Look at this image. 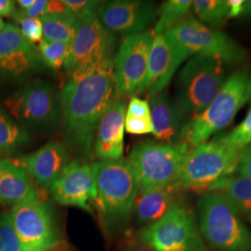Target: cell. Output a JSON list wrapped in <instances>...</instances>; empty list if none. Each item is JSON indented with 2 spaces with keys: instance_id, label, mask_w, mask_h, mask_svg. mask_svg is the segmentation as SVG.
<instances>
[{
  "instance_id": "52a82bcc",
  "label": "cell",
  "mask_w": 251,
  "mask_h": 251,
  "mask_svg": "<svg viewBox=\"0 0 251 251\" xmlns=\"http://www.w3.org/2000/svg\"><path fill=\"white\" fill-rule=\"evenodd\" d=\"M187 152V147L182 144L154 142L137 144L127 162L134 172L139 192L175 185Z\"/></svg>"
},
{
  "instance_id": "5bb4252c",
  "label": "cell",
  "mask_w": 251,
  "mask_h": 251,
  "mask_svg": "<svg viewBox=\"0 0 251 251\" xmlns=\"http://www.w3.org/2000/svg\"><path fill=\"white\" fill-rule=\"evenodd\" d=\"M42 65L37 48L23 36L19 26L7 24L0 33V82L24 80Z\"/></svg>"
},
{
  "instance_id": "277c9868",
  "label": "cell",
  "mask_w": 251,
  "mask_h": 251,
  "mask_svg": "<svg viewBox=\"0 0 251 251\" xmlns=\"http://www.w3.org/2000/svg\"><path fill=\"white\" fill-rule=\"evenodd\" d=\"M199 231L219 251H251V233L243 218L223 195L206 192L198 200Z\"/></svg>"
},
{
  "instance_id": "9c48e42d",
  "label": "cell",
  "mask_w": 251,
  "mask_h": 251,
  "mask_svg": "<svg viewBox=\"0 0 251 251\" xmlns=\"http://www.w3.org/2000/svg\"><path fill=\"white\" fill-rule=\"evenodd\" d=\"M190 56L214 58L226 65L241 62L244 48L225 33L206 26L198 19L188 16L166 33Z\"/></svg>"
},
{
  "instance_id": "f1b7e54d",
  "label": "cell",
  "mask_w": 251,
  "mask_h": 251,
  "mask_svg": "<svg viewBox=\"0 0 251 251\" xmlns=\"http://www.w3.org/2000/svg\"><path fill=\"white\" fill-rule=\"evenodd\" d=\"M221 144H228L238 148H245L251 144V105L242 122L231 132L213 140Z\"/></svg>"
},
{
  "instance_id": "d590c367",
  "label": "cell",
  "mask_w": 251,
  "mask_h": 251,
  "mask_svg": "<svg viewBox=\"0 0 251 251\" xmlns=\"http://www.w3.org/2000/svg\"><path fill=\"white\" fill-rule=\"evenodd\" d=\"M236 173L240 176L251 179V152L243 148Z\"/></svg>"
},
{
  "instance_id": "9a60e30c",
  "label": "cell",
  "mask_w": 251,
  "mask_h": 251,
  "mask_svg": "<svg viewBox=\"0 0 251 251\" xmlns=\"http://www.w3.org/2000/svg\"><path fill=\"white\" fill-rule=\"evenodd\" d=\"M155 3L141 0H112L100 6L97 15L102 25L115 36H134L156 18Z\"/></svg>"
},
{
  "instance_id": "83f0119b",
  "label": "cell",
  "mask_w": 251,
  "mask_h": 251,
  "mask_svg": "<svg viewBox=\"0 0 251 251\" xmlns=\"http://www.w3.org/2000/svg\"><path fill=\"white\" fill-rule=\"evenodd\" d=\"M37 50L43 63L53 70H60L67 60L70 45L43 39L39 43Z\"/></svg>"
},
{
  "instance_id": "cb8c5ba5",
  "label": "cell",
  "mask_w": 251,
  "mask_h": 251,
  "mask_svg": "<svg viewBox=\"0 0 251 251\" xmlns=\"http://www.w3.org/2000/svg\"><path fill=\"white\" fill-rule=\"evenodd\" d=\"M43 39L71 46L79 26V21L70 11L50 14L41 18Z\"/></svg>"
},
{
  "instance_id": "1f68e13d",
  "label": "cell",
  "mask_w": 251,
  "mask_h": 251,
  "mask_svg": "<svg viewBox=\"0 0 251 251\" xmlns=\"http://www.w3.org/2000/svg\"><path fill=\"white\" fill-rule=\"evenodd\" d=\"M63 3L75 18L79 19L90 12H94L101 2L92 0H63Z\"/></svg>"
},
{
  "instance_id": "60d3db41",
  "label": "cell",
  "mask_w": 251,
  "mask_h": 251,
  "mask_svg": "<svg viewBox=\"0 0 251 251\" xmlns=\"http://www.w3.org/2000/svg\"><path fill=\"white\" fill-rule=\"evenodd\" d=\"M5 27H6V24L2 19L0 18V33L5 29Z\"/></svg>"
},
{
  "instance_id": "74e56055",
  "label": "cell",
  "mask_w": 251,
  "mask_h": 251,
  "mask_svg": "<svg viewBox=\"0 0 251 251\" xmlns=\"http://www.w3.org/2000/svg\"><path fill=\"white\" fill-rule=\"evenodd\" d=\"M15 10V2L10 0H0V16L10 15Z\"/></svg>"
},
{
  "instance_id": "d6a6232c",
  "label": "cell",
  "mask_w": 251,
  "mask_h": 251,
  "mask_svg": "<svg viewBox=\"0 0 251 251\" xmlns=\"http://www.w3.org/2000/svg\"><path fill=\"white\" fill-rule=\"evenodd\" d=\"M125 129L131 134H147L152 133V124L151 118L126 116Z\"/></svg>"
},
{
  "instance_id": "f35d334b",
  "label": "cell",
  "mask_w": 251,
  "mask_h": 251,
  "mask_svg": "<svg viewBox=\"0 0 251 251\" xmlns=\"http://www.w3.org/2000/svg\"><path fill=\"white\" fill-rule=\"evenodd\" d=\"M251 17V0H243L242 8L240 11V17Z\"/></svg>"
},
{
  "instance_id": "484cf974",
  "label": "cell",
  "mask_w": 251,
  "mask_h": 251,
  "mask_svg": "<svg viewBox=\"0 0 251 251\" xmlns=\"http://www.w3.org/2000/svg\"><path fill=\"white\" fill-rule=\"evenodd\" d=\"M193 8L199 21L213 29L218 30L230 19L228 0H196Z\"/></svg>"
},
{
  "instance_id": "4fadbf2b",
  "label": "cell",
  "mask_w": 251,
  "mask_h": 251,
  "mask_svg": "<svg viewBox=\"0 0 251 251\" xmlns=\"http://www.w3.org/2000/svg\"><path fill=\"white\" fill-rule=\"evenodd\" d=\"M152 39L153 34L143 32L126 37L118 48L113 63L120 93L135 95L145 90Z\"/></svg>"
},
{
  "instance_id": "3957f363",
  "label": "cell",
  "mask_w": 251,
  "mask_h": 251,
  "mask_svg": "<svg viewBox=\"0 0 251 251\" xmlns=\"http://www.w3.org/2000/svg\"><path fill=\"white\" fill-rule=\"evenodd\" d=\"M96 199L102 223L107 230L125 225L133 209L139 184L129 163L118 159L92 165Z\"/></svg>"
},
{
  "instance_id": "8fae6325",
  "label": "cell",
  "mask_w": 251,
  "mask_h": 251,
  "mask_svg": "<svg viewBox=\"0 0 251 251\" xmlns=\"http://www.w3.org/2000/svg\"><path fill=\"white\" fill-rule=\"evenodd\" d=\"M9 114L28 127L50 130L59 123L60 115L51 85L32 81L4 101Z\"/></svg>"
},
{
  "instance_id": "8d00e7d4",
  "label": "cell",
  "mask_w": 251,
  "mask_h": 251,
  "mask_svg": "<svg viewBox=\"0 0 251 251\" xmlns=\"http://www.w3.org/2000/svg\"><path fill=\"white\" fill-rule=\"evenodd\" d=\"M121 251H154L147 244L140 241L139 239L134 242L128 243Z\"/></svg>"
},
{
  "instance_id": "7a4b0ae2",
  "label": "cell",
  "mask_w": 251,
  "mask_h": 251,
  "mask_svg": "<svg viewBox=\"0 0 251 251\" xmlns=\"http://www.w3.org/2000/svg\"><path fill=\"white\" fill-rule=\"evenodd\" d=\"M251 99V71L233 73L209 105L201 114L184 123L178 144L186 146L189 151L205 144L212 135L229 125Z\"/></svg>"
},
{
  "instance_id": "4dcf8cb0",
  "label": "cell",
  "mask_w": 251,
  "mask_h": 251,
  "mask_svg": "<svg viewBox=\"0 0 251 251\" xmlns=\"http://www.w3.org/2000/svg\"><path fill=\"white\" fill-rule=\"evenodd\" d=\"M18 23L20 31L28 42L34 44L36 42L40 43L43 40V25L41 19H21Z\"/></svg>"
},
{
  "instance_id": "ee69618b",
  "label": "cell",
  "mask_w": 251,
  "mask_h": 251,
  "mask_svg": "<svg viewBox=\"0 0 251 251\" xmlns=\"http://www.w3.org/2000/svg\"><path fill=\"white\" fill-rule=\"evenodd\" d=\"M0 205H2V203H1V201H0Z\"/></svg>"
},
{
  "instance_id": "d4e9b609",
  "label": "cell",
  "mask_w": 251,
  "mask_h": 251,
  "mask_svg": "<svg viewBox=\"0 0 251 251\" xmlns=\"http://www.w3.org/2000/svg\"><path fill=\"white\" fill-rule=\"evenodd\" d=\"M192 0H169L166 1L158 9L159 18L157 20L153 36L168 33L185 18L190 9L193 7Z\"/></svg>"
},
{
  "instance_id": "603a6c76",
  "label": "cell",
  "mask_w": 251,
  "mask_h": 251,
  "mask_svg": "<svg viewBox=\"0 0 251 251\" xmlns=\"http://www.w3.org/2000/svg\"><path fill=\"white\" fill-rule=\"evenodd\" d=\"M206 192H216L227 198L242 218L251 223V179L229 176L211 184Z\"/></svg>"
},
{
  "instance_id": "d6986e66",
  "label": "cell",
  "mask_w": 251,
  "mask_h": 251,
  "mask_svg": "<svg viewBox=\"0 0 251 251\" xmlns=\"http://www.w3.org/2000/svg\"><path fill=\"white\" fill-rule=\"evenodd\" d=\"M22 163L38 185L50 187L69 164V156L63 144L51 142L25 156Z\"/></svg>"
},
{
  "instance_id": "7c38bea8",
  "label": "cell",
  "mask_w": 251,
  "mask_h": 251,
  "mask_svg": "<svg viewBox=\"0 0 251 251\" xmlns=\"http://www.w3.org/2000/svg\"><path fill=\"white\" fill-rule=\"evenodd\" d=\"M77 20L79 26L63 66L69 75L91 63L113 59L117 47V37L102 25L95 11Z\"/></svg>"
},
{
  "instance_id": "e0dca14e",
  "label": "cell",
  "mask_w": 251,
  "mask_h": 251,
  "mask_svg": "<svg viewBox=\"0 0 251 251\" xmlns=\"http://www.w3.org/2000/svg\"><path fill=\"white\" fill-rule=\"evenodd\" d=\"M189 55L167 34L153 36L148 60L145 90L152 96L169 86L171 78Z\"/></svg>"
},
{
  "instance_id": "f546056e",
  "label": "cell",
  "mask_w": 251,
  "mask_h": 251,
  "mask_svg": "<svg viewBox=\"0 0 251 251\" xmlns=\"http://www.w3.org/2000/svg\"><path fill=\"white\" fill-rule=\"evenodd\" d=\"M0 251H24L11 225L9 213L0 215Z\"/></svg>"
},
{
  "instance_id": "6da1fadb",
  "label": "cell",
  "mask_w": 251,
  "mask_h": 251,
  "mask_svg": "<svg viewBox=\"0 0 251 251\" xmlns=\"http://www.w3.org/2000/svg\"><path fill=\"white\" fill-rule=\"evenodd\" d=\"M120 94L113 59L91 63L70 75L61 92V108L71 140L90 151L100 119Z\"/></svg>"
},
{
  "instance_id": "ffe728a7",
  "label": "cell",
  "mask_w": 251,
  "mask_h": 251,
  "mask_svg": "<svg viewBox=\"0 0 251 251\" xmlns=\"http://www.w3.org/2000/svg\"><path fill=\"white\" fill-rule=\"evenodd\" d=\"M150 111L152 133L162 143L178 144L183 120L179 116L175 101L168 93L162 91L150 96Z\"/></svg>"
},
{
  "instance_id": "30bf717a",
  "label": "cell",
  "mask_w": 251,
  "mask_h": 251,
  "mask_svg": "<svg viewBox=\"0 0 251 251\" xmlns=\"http://www.w3.org/2000/svg\"><path fill=\"white\" fill-rule=\"evenodd\" d=\"M138 239L154 251H206L195 214L178 205L156 223L146 226Z\"/></svg>"
},
{
  "instance_id": "4316f807",
  "label": "cell",
  "mask_w": 251,
  "mask_h": 251,
  "mask_svg": "<svg viewBox=\"0 0 251 251\" xmlns=\"http://www.w3.org/2000/svg\"><path fill=\"white\" fill-rule=\"evenodd\" d=\"M29 142V135L17 125L6 112L0 109V153L11 152L25 146Z\"/></svg>"
},
{
  "instance_id": "8992f818",
  "label": "cell",
  "mask_w": 251,
  "mask_h": 251,
  "mask_svg": "<svg viewBox=\"0 0 251 251\" xmlns=\"http://www.w3.org/2000/svg\"><path fill=\"white\" fill-rule=\"evenodd\" d=\"M243 149L215 141L200 144L186 152L175 184L179 189H206L219 179L232 176Z\"/></svg>"
},
{
  "instance_id": "836d02e7",
  "label": "cell",
  "mask_w": 251,
  "mask_h": 251,
  "mask_svg": "<svg viewBox=\"0 0 251 251\" xmlns=\"http://www.w3.org/2000/svg\"><path fill=\"white\" fill-rule=\"evenodd\" d=\"M49 1L48 0H35L34 5L27 10H14L12 13V18L14 21L18 22L21 19H35L43 18L46 16V11L48 7Z\"/></svg>"
},
{
  "instance_id": "e575fe53",
  "label": "cell",
  "mask_w": 251,
  "mask_h": 251,
  "mask_svg": "<svg viewBox=\"0 0 251 251\" xmlns=\"http://www.w3.org/2000/svg\"><path fill=\"white\" fill-rule=\"evenodd\" d=\"M126 116L141 118H151L150 105L146 100L133 97L130 100L128 107L126 109Z\"/></svg>"
},
{
  "instance_id": "ab89813d",
  "label": "cell",
  "mask_w": 251,
  "mask_h": 251,
  "mask_svg": "<svg viewBox=\"0 0 251 251\" xmlns=\"http://www.w3.org/2000/svg\"><path fill=\"white\" fill-rule=\"evenodd\" d=\"M17 3L20 6V10L25 11V10L30 9L34 5L35 0H19Z\"/></svg>"
},
{
  "instance_id": "ba28073f",
  "label": "cell",
  "mask_w": 251,
  "mask_h": 251,
  "mask_svg": "<svg viewBox=\"0 0 251 251\" xmlns=\"http://www.w3.org/2000/svg\"><path fill=\"white\" fill-rule=\"evenodd\" d=\"M9 216L24 251H51L61 241L52 211L37 191L15 204Z\"/></svg>"
},
{
  "instance_id": "2e32d148",
  "label": "cell",
  "mask_w": 251,
  "mask_h": 251,
  "mask_svg": "<svg viewBox=\"0 0 251 251\" xmlns=\"http://www.w3.org/2000/svg\"><path fill=\"white\" fill-rule=\"evenodd\" d=\"M50 189L57 203L92 212L90 202L95 201L97 193L92 166L89 164L79 161L69 163Z\"/></svg>"
},
{
  "instance_id": "b9f144b4",
  "label": "cell",
  "mask_w": 251,
  "mask_h": 251,
  "mask_svg": "<svg viewBox=\"0 0 251 251\" xmlns=\"http://www.w3.org/2000/svg\"><path fill=\"white\" fill-rule=\"evenodd\" d=\"M244 149H246V150H248V151H251V144H250L249 146H247V147H245Z\"/></svg>"
},
{
  "instance_id": "5b68a950",
  "label": "cell",
  "mask_w": 251,
  "mask_h": 251,
  "mask_svg": "<svg viewBox=\"0 0 251 251\" xmlns=\"http://www.w3.org/2000/svg\"><path fill=\"white\" fill-rule=\"evenodd\" d=\"M225 66L214 58L195 55L181 68L174 101L183 121L201 114L223 89L229 78Z\"/></svg>"
},
{
  "instance_id": "7bdbcfd3",
  "label": "cell",
  "mask_w": 251,
  "mask_h": 251,
  "mask_svg": "<svg viewBox=\"0 0 251 251\" xmlns=\"http://www.w3.org/2000/svg\"><path fill=\"white\" fill-rule=\"evenodd\" d=\"M58 251V250H55V251Z\"/></svg>"
},
{
  "instance_id": "44dd1931",
  "label": "cell",
  "mask_w": 251,
  "mask_h": 251,
  "mask_svg": "<svg viewBox=\"0 0 251 251\" xmlns=\"http://www.w3.org/2000/svg\"><path fill=\"white\" fill-rule=\"evenodd\" d=\"M179 190L172 185L139 192L133 206L138 222L148 226L159 221L171 208L177 206L175 200Z\"/></svg>"
},
{
  "instance_id": "7402d4cb",
  "label": "cell",
  "mask_w": 251,
  "mask_h": 251,
  "mask_svg": "<svg viewBox=\"0 0 251 251\" xmlns=\"http://www.w3.org/2000/svg\"><path fill=\"white\" fill-rule=\"evenodd\" d=\"M36 192L31 176L23 167L0 160V201L15 205Z\"/></svg>"
},
{
  "instance_id": "ac0fdd59",
  "label": "cell",
  "mask_w": 251,
  "mask_h": 251,
  "mask_svg": "<svg viewBox=\"0 0 251 251\" xmlns=\"http://www.w3.org/2000/svg\"><path fill=\"white\" fill-rule=\"evenodd\" d=\"M126 114L125 101L117 100L100 119L94 141V152L100 161L121 159L124 152Z\"/></svg>"
}]
</instances>
